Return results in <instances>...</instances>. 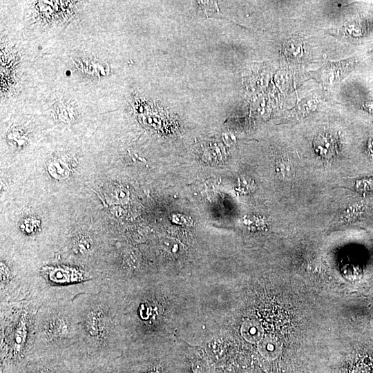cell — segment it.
Wrapping results in <instances>:
<instances>
[{
	"mask_svg": "<svg viewBox=\"0 0 373 373\" xmlns=\"http://www.w3.org/2000/svg\"><path fill=\"white\" fill-rule=\"evenodd\" d=\"M82 352L93 358L115 360L128 346V334L116 287L105 279L102 289L73 300Z\"/></svg>",
	"mask_w": 373,
	"mask_h": 373,
	"instance_id": "1",
	"label": "cell"
},
{
	"mask_svg": "<svg viewBox=\"0 0 373 373\" xmlns=\"http://www.w3.org/2000/svg\"><path fill=\"white\" fill-rule=\"evenodd\" d=\"M79 341L73 300H48L39 306L34 318L30 357L61 354Z\"/></svg>",
	"mask_w": 373,
	"mask_h": 373,
	"instance_id": "2",
	"label": "cell"
},
{
	"mask_svg": "<svg viewBox=\"0 0 373 373\" xmlns=\"http://www.w3.org/2000/svg\"><path fill=\"white\" fill-rule=\"evenodd\" d=\"M115 363L117 373H184L181 363L139 345L126 347Z\"/></svg>",
	"mask_w": 373,
	"mask_h": 373,
	"instance_id": "3",
	"label": "cell"
},
{
	"mask_svg": "<svg viewBox=\"0 0 373 373\" xmlns=\"http://www.w3.org/2000/svg\"><path fill=\"white\" fill-rule=\"evenodd\" d=\"M68 349L61 354L30 357L21 373H75L74 352Z\"/></svg>",
	"mask_w": 373,
	"mask_h": 373,
	"instance_id": "4",
	"label": "cell"
},
{
	"mask_svg": "<svg viewBox=\"0 0 373 373\" xmlns=\"http://www.w3.org/2000/svg\"><path fill=\"white\" fill-rule=\"evenodd\" d=\"M75 373H117L115 360L93 358L76 349Z\"/></svg>",
	"mask_w": 373,
	"mask_h": 373,
	"instance_id": "5",
	"label": "cell"
},
{
	"mask_svg": "<svg viewBox=\"0 0 373 373\" xmlns=\"http://www.w3.org/2000/svg\"><path fill=\"white\" fill-rule=\"evenodd\" d=\"M95 245L94 240L88 234H80L73 238L70 249L73 256L86 258L94 255Z\"/></svg>",
	"mask_w": 373,
	"mask_h": 373,
	"instance_id": "6",
	"label": "cell"
},
{
	"mask_svg": "<svg viewBox=\"0 0 373 373\" xmlns=\"http://www.w3.org/2000/svg\"><path fill=\"white\" fill-rule=\"evenodd\" d=\"M48 171L52 178L57 180L64 179L70 173L68 166L60 160L52 162L48 166Z\"/></svg>",
	"mask_w": 373,
	"mask_h": 373,
	"instance_id": "7",
	"label": "cell"
},
{
	"mask_svg": "<svg viewBox=\"0 0 373 373\" xmlns=\"http://www.w3.org/2000/svg\"><path fill=\"white\" fill-rule=\"evenodd\" d=\"M39 226L37 224V220L31 218H27L20 226V229L26 234H32L37 231Z\"/></svg>",
	"mask_w": 373,
	"mask_h": 373,
	"instance_id": "8",
	"label": "cell"
},
{
	"mask_svg": "<svg viewBox=\"0 0 373 373\" xmlns=\"http://www.w3.org/2000/svg\"><path fill=\"white\" fill-rule=\"evenodd\" d=\"M126 191L123 188H115L111 193V197H113V201L124 202L128 197Z\"/></svg>",
	"mask_w": 373,
	"mask_h": 373,
	"instance_id": "9",
	"label": "cell"
},
{
	"mask_svg": "<svg viewBox=\"0 0 373 373\" xmlns=\"http://www.w3.org/2000/svg\"><path fill=\"white\" fill-rule=\"evenodd\" d=\"M17 373H21V372H18Z\"/></svg>",
	"mask_w": 373,
	"mask_h": 373,
	"instance_id": "10",
	"label": "cell"
}]
</instances>
